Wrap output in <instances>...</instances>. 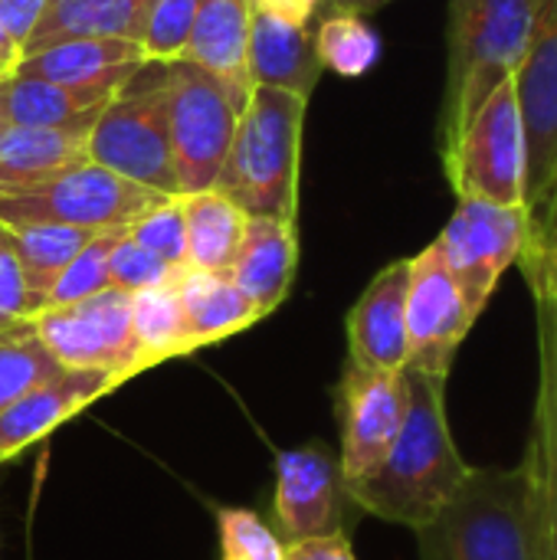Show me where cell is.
Returning <instances> with one entry per match:
<instances>
[{"label": "cell", "instance_id": "obj_1", "mask_svg": "<svg viewBox=\"0 0 557 560\" xmlns=\"http://www.w3.org/2000/svg\"><path fill=\"white\" fill-rule=\"evenodd\" d=\"M404 374L410 390L404 427L381 466L345 486V495L361 512L417 532L456 495L473 466H466L450 433L446 377L414 368H404Z\"/></svg>", "mask_w": 557, "mask_h": 560}, {"label": "cell", "instance_id": "obj_2", "mask_svg": "<svg viewBox=\"0 0 557 560\" xmlns=\"http://www.w3.org/2000/svg\"><path fill=\"white\" fill-rule=\"evenodd\" d=\"M548 0H450L446 92L440 108V158H446L483 102L515 79Z\"/></svg>", "mask_w": 557, "mask_h": 560}, {"label": "cell", "instance_id": "obj_3", "mask_svg": "<svg viewBox=\"0 0 557 560\" xmlns=\"http://www.w3.org/2000/svg\"><path fill=\"white\" fill-rule=\"evenodd\" d=\"M420 560H542L529 466L469 469L433 522L417 528Z\"/></svg>", "mask_w": 557, "mask_h": 560}, {"label": "cell", "instance_id": "obj_4", "mask_svg": "<svg viewBox=\"0 0 557 560\" xmlns=\"http://www.w3.org/2000/svg\"><path fill=\"white\" fill-rule=\"evenodd\" d=\"M305 108L309 98L302 95L253 85L230 154L213 184V190L230 197L246 217L295 223Z\"/></svg>", "mask_w": 557, "mask_h": 560}, {"label": "cell", "instance_id": "obj_5", "mask_svg": "<svg viewBox=\"0 0 557 560\" xmlns=\"http://www.w3.org/2000/svg\"><path fill=\"white\" fill-rule=\"evenodd\" d=\"M161 194L131 184L95 161H72L39 180L0 187V223L3 226H76V230H118L131 226L141 213L158 207Z\"/></svg>", "mask_w": 557, "mask_h": 560}, {"label": "cell", "instance_id": "obj_6", "mask_svg": "<svg viewBox=\"0 0 557 560\" xmlns=\"http://www.w3.org/2000/svg\"><path fill=\"white\" fill-rule=\"evenodd\" d=\"M171 95V154L181 197L213 190L230 154L243 105L230 89L190 59L164 66Z\"/></svg>", "mask_w": 557, "mask_h": 560}, {"label": "cell", "instance_id": "obj_7", "mask_svg": "<svg viewBox=\"0 0 557 560\" xmlns=\"http://www.w3.org/2000/svg\"><path fill=\"white\" fill-rule=\"evenodd\" d=\"M85 158L161 197H181L171 154L167 75L138 92L125 85L95 118Z\"/></svg>", "mask_w": 557, "mask_h": 560}, {"label": "cell", "instance_id": "obj_8", "mask_svg": "<svg viewBox=\"0 0 557 560\" xmlns=\"http://www.w3.org/2000/svg\"><path fill=\"white\" fill-rule=\"evenodd\" d=\"M443 171L460 200L525 207V131L515 79L502 82L473 115Z\"/></svg>", "mask_w": 557, "mask_h": 560}, {"label": "cell", "instance_id": "obj_9", "mask_svg": "<svg viewBox=\"0 0 557 560\" xmlns=\"http://www.w3.org/2000/svg\"><path fill=\"white\" fill-rule=\"evenodd\" d=\"M525 240V207H499L489 200H460L456 213L433 240L473 322H479L502 276L519 262Z\"/></svg>", "mask_w": 557, "mask_h": 560}, {"label": "cell", "instance_id": "obj_10", "mask_svg": "<svg viewBox=\"0 0 557 560\" xmlns=\"http://www.w3.org/2000/svg\"><path fill=\"white\" fill-rule=\"evenodd\" d=\"M33 325L62 368L108 371L115 384L148 371L131 331V292L105 289L82 302L39 308Z\"/></svg>", "mask_w": 557, "mask_h": 560}, {"label": "cell", "instance_id": "obj_11", "mask_svg": "<svg viewBox=\"0 0 557 560\" xmlns=\"http://www.w3.org/2000/svg\"><path fill=\"white\" fill-rule=\"evenodd\" d=\"M407 404L410 390L404 371H368L345 364L335 390V413L341 430L338 466L345 486L381 466L404 427Z\"/></svg>", "mask_w": 557, "mask_h": 560}, {"label": "cell", "instance_id": "obj_12", "mask_svg": "<svg viewBox=\"0 0 557 560\" xmlns=\"http://www.w3.org/2000/svg\"><path fill=\"white\" fill-rule=\"evenodd\" d=\"M515 95L525 131V213L532 220L557 180V0H548L538 16L515 72Z\"/></svg>", "mask_w": 557, "mask_h": 560}, {"label": "cell", "instance_id": "obj_13", "mask_svg": "<svg viewBox=\"0 0 557 560\" xmlns=\"http://www.w3.org/2000/svg\"><path fill=\"white\" fill-rule=\"evenodd\" d=\"M473 315L453 282L437 243L410 256L407 282V368L450 377L460 345L473 331Z\"/></svg>", "mask_w": 557, "mask_h": 560}, {"label": "cell", "instance_id": "obj_14", "mask_svg": "<svg viewBox=\"0 0 557 560\" xmlns=\"http://www.w3.org/2000/svg\"><path fill=\"white\" fill-rule=\"evenodd\" d=\"M345 482L338 456L325 443H305L276 456V535L286 545L345 532Z\"/></svg>", "mask_w": 557, "mask_h": 560}, {"label": "cell", "instance_id": "obj_15", "mask_svg": "<svg viewBox=\"0 0 557 560\" xmlns=\"http://www.w3.org/2000/svg\"><path fill=\"white\" fill-rule=\"evenodd\" d=\"M538 384L525 466L532 476L542 560H557V312L535 305Z\"/></svg>", "mask_w": 557, "mask_h": 560}, {"label": "cell", "instance_id": "obj_16", "mask_svg": "<svg viewBox=\"0 0 557 560\" xmlns=\"http://www.w3.org/2000/svg\"><path fill=\"white\" fill-rule=\"evenodd\" d=\"M407 282L410 259L384 266L348 312V364L368 371L407 368Z\"/></svg>", "mask_w": 557, "mask_h": 560}, {"label": "cell", "instance_id": "obj_17", "mask_svg": "<svg viewBox=\"0 0 557 560\" xmlns=\"http://www.w3.org/2000/svg\"><path fill=\"white\" fill-rule=\"evenodd\" d=\"M115 377L95 368H59L16 404L0 413V463L20 456L30 443L49 436L56 427L115 390Z\"/></svg>", "mask_w": 557, "mask_h": 560}, {"label": "cell", "instance_id": "obj_18", "mask_svg": "<svg viewBox=\"0 0 557 560\" xmlns=\"http://www.w3.org/2000/svg\"><path fill=\"white\" fill-rule=\"evenodd\" d=\"M295 266H299L295 223L272 220V217H250L243 243L227 276L266 318L286 302L295 279Z\"/></svg>", "mask_w": 557, "mask_h": 560}, {"label": "cell", "instance_id": "obj_19", "mask_svg": "<svg viewBox=\"0 0 557 560\" xmlns=\"http://www.w3.org/2000/svg\"><path fill=\"white\" fill-rule=\"evenodd\" d=\"M246 66H250L253 85L282 89V92L312 98L318 75H322V62L315 52V26L286 23L253 7Z\"/></svg>", "mask_w": 557, "mask_h": 560}, {"label": "cell", "instance_id": "obj_20", "mask_svg": "<svg viewBox=\"0 0 557 560\" xmlns=\"http://www.w3.org/2000/svg\"><path fill=\"white\" fill-rule=\"evenodd\" d=\"M144 66V49L135 39H59L39 52L20 56L13 75H33L62 85L125 89Z\"/></svg>", "mask_w": 557, "mask_h": 560}, {"label": "cell", "instance_id": "obj_21", "mask_svg": "<svg viewBox=\"0 0 557 560\" xmlns=\"http://www.w3.org/2000/svg\"><path fill=\"white\" fill-rule=\"evenodd\" d=\"M253 0H200L184 59L213 72L230 95L246 108L253 95V79L246 66Z\"/></svg>", "mask_w": 557, "mask_h": 560}, {"label": "cell", "instance_id": "obj_22", "mask_svg": "<svg viewBox=\"0 0 557 560\" xmlns=\"http://www.w3.org/2000/svg\"><path fill=\"white\" fill-rule=\"evenodd\" d=\"M177 299L184 312V328H187V345L190 354L227 341L230 335H240L263 322L259 308L230 282V276L217 272H200V269H184L177 279Z\"/></svg>", "mask_w": 557, "mask_h": 560}, {"label": "cell", "instance_id": "obj_23", "mask_svg": "<svg viewBox=\"0 0 557 560\" xmlns=\"http://www.w3.org/2000/svg\"><path fill=\"white\" fill-rule=\"evenodd\" d=\"M154 0H49L23 56L59 39H135L141 43Z\"/></svg>", "mask_w": 557, "mask_h": 560}, {"label": "cell", "instance_id": "obj_24", "mask_svg": "<svg viewBox=\"0 0 557 560\" xmlns=\"http://www.w3.org/2000/svg\"><path fill=\"white\" fill-rule=\"evenodd\" d=\"M98 115L102 108L56 128H7L0 141V187L30 184L72 161H82Z\"/></svg>", "mask_w": 557, "mask_h": 560}, {"label": "cell", "instance_id": "obj_25", "mask_svg": "<svg viewBox=\"0 0 557 560\" xmlns=\"http://www.w3.org/2000/svg\"><path fill=\"white\" fill-rule=\"evenodd\" d=\"M121 85H62L33 75H7L3 102L10 128H56L105 108Z\"/></svg>", "mask_w": 557, "mask_h": 560}, {"label": "cell", "instance_id": "obj_26", "mask_svg": "<svg viewBox=\"0 0 557 560\" xmlns=\"http://www.w3.org/2000/svg\"><path fill=\"white\" fill-rule=\"evenodd\" d=\"M187 226V269L227 276L246 233V213L220 190L181 197Z\"/></svg>", "mask_w": 557, "mask_h": 560}, {"label": "cell", "instance_id": "obj_27", "mask_svg": "<svg viewBox=\"0 0 557 560\" xmlns=\"http://www.w3.org/2000/svg\"><path fill=\"white\" fill-rule=\"evenodd\" d=\"M13 253L20 259L30 299H33V315L43 308L46 292L56 285L62 269L85 249V243L95 236L92 230H76V226H53V223H30V226H7Z\"/></svg>", "mask_w": 557, "mask_h": 560}, {"label": "cell", "instance_id": "obj_28", "mask_svg": "<svg viewBox=\"0 0 557 560\" xmlns=\"http://www.w3.org/2000/svg\"><path fill=\"white\" fill-rule=\"evenodd\" d=\"M131 331H135V341H138V351H141V361L148 371L158 368L161 361L190 354L174 279L131 295Z\"/></svg>", "mask_w": 557, "mask_h": 560}, {"label": "cell", "instance_id": "obj_29", "mask_svg": "<svg viewBox=\"0 0 557 560\" xmlns=\"http://www.w3.org/2000/svg\"><path fill=\"white\" fill-rule=\"evenodd\" d=\"M59 368L62 364L43 345L33 318L0 328V413L36 384L53 377Z\"/></svg>", "mask_w": 557, "mask_h": 560}, {"label": "cell", "instance_id": "obj_30", "mask_svg": "<svg viewBox=\"0 0 557 560\" xmlns=\"http://www.w3.org/2000/svg\"><path fill=\"white\" fill-rule=\"evenodd\" d=\"M315 52L322 69L338 75H364L381 59V39L371 30L368 16L355 13H318L315 26Z\"/></svg>", "mask_w": 557, "mask_h": 560}, {"label": "cell", "instance_id": "obj_31", "mask_svg": "<svg viewBox=\"0 0 557 560\" xmlns=\"http://www.w3.org/2000/svg\"><path fill=\"white\" fill-rule=\"evenodd\" d=\"M519 269L532 289V302L557 312V180L545 207L529 220V240Z\"/></svg>", "mask_w": 557, "mask_h": 560}, {"label": "cell", "instance_id": "obj_32", "mask_svg": "<svg viewBox=\"0 0 557 560\" xmlns=\"http://www.w3.org/2000/svg\"><path fill=\"white\" fill-rule=\"evenodd\" d=\"M128 233V226H118V230H102L95 233L85 249L62 269V276L56 279V285L46 292L43 299V308L49 305H69V302H82L89 295H98L108 285V256L115 249V243Z\"/></svg>", "mask_w": 557, "mask_h": 560}, {"label": "cell", "instance_id": "obj_33", "mask_svg": "<svg viewBox=\"0 0 557 560\" xmlns=\"http://www.w3.org/2000/svg\"><path fill=\"white\" fill-rule=\"evenodd\" d=\"M197 10H200V0H154L148 23H144V36H141L144 62L167 66V62L184 59Z\"/></svg>", "mask_w": 557, "mask_h": 560}, {"label": "cell", "instance_id": "obj_34", "mask_svg": "<svg viewBox=\"0 0 557 560\" xmlns=\"http://www.w3.org/2000/svg\"><path fill=\"white\" fill-rule=\"evenodd\" d=\"M128 236L158 259H164L171 269H187V226L181 197H167L148 213H141L128 226Z\"/></svg>", "mask_w": 557, "mask_h": 560}, {"label": "cell", "instance_id": "obj_35", "mask_svg": "<svg viewBox=\"0 0 557 560\" xmlns=\"http://www.w3.org/2000/svg\"><path fill=\"white\" fill-rule=\"evenodd\" d=\"M220 560H282L279 535L253 509H220Z\"/></svg>", "mask_w": 557, "mask_h": 560}, {"label": "cell", "instance_id": "obj_36", "mask_svg": "<svg viewBox=\"0 0 557 560\" xmlns=\"http://www.w3.org/2000/svg\"><path fill=\"white\" fill-rule=\"evenodd\" d=\"M177 272H184V269H171L164 259H158L154 253L138 246L128 233L115 243V249L108 256V285L131 292V295L141 289H151V285H164V282L177 279Z\"/></svg>", "mask_w": 557, "mask_h": 560}, {"label": "cell", "instance_id": "obj_37", "mask_svg": "<svg viewBox=\"0 0 557 560\" xmlns=\"http://www.w3.org/2000/svg\"><path fill=\"white\" fill-rule=\"evenodd\" d=\"M23 318H33V299L23 279L20 259L13 253L10 233L0 223V328L23 322Z\"/></svg>", "mask_w": 557, "mask_h": 560}, {"label": "cell", "instance_id": "obj_38", "mask_svg": "<svg viewBox=\"0 0 557 560\" xmlns=\"http://www.w3.org/2000/svg\"><path fill=\"white\" fill-rule=\"evenodd\" d=\"M46 3L49 0H0V23L10 33V39L20 46V56H23V46L33 36L36 23L43 20Z\"/></svg>", "mask_w": 557, "mask_h": 560}, {"label": "cell", "instance_id": "obj_39", "mask_svg": "<svg viewBox=\"0 0 557 560\" xmlns=\"http://www.w3.org/2000/svg\"><path fill=\"white\" fill-rule=\"evenodd\" d=\"M282 560H358L348 535H328V538H312L299 545H286Z\"/></svg>", "mask_w": 557, "mask_h": 560}, {"label": "cell", "instance_id": "obj_40", "mask_svg": "<svg viewBox=\"0 0 557 560\" xmlns=\"http://www.w3.org/2000/svg\"><path fill=\"white\" fill-rule=\"evenodd\" d=\"M253 7L299 26H312L315 16L322 13V0H253Z\"/></svg>", "mask_w": 557, "mask_h": 560}, {"label": "cell", "instance_id": "obj_41", "mask_svg": "<svg viewBox=\"0 0 557 560\" xmlns=\"http://www.w3.org/2000/svg\"><path fill=\"white\" fill-rule=\"evenodd\" d=\"M394 0H322V13H355V16H371L374 10L387 7Z\"/></svg>", "mask_w": 557, "mask_h": 560}, {"label": "cell", "instance_id": "obj_42", "mask_svg": "<svg viewBox=\"0 0 557 560\" xmlns=\"http://www.w3.org/2000/svg\"><path fill=\"white\" fill-rule=\"evenodd\" d=\"M16 62H20V46L10 39V33L3 30V23H0V66H7L10 72L16 69Z\"/></svg>", "mask_w": 557, "mask_h": 560}, {"label": "cell", "instance_id": "obj_43", "mask_svg": "<svg viewBox=\"0 0 557 560\" xmlns=\"http://www.w3.org/2000/svg\"><path fill=\"white\" fill-rule=\"evenodd\" d=\"M7 128H10V121H7V102H3V82H0V141H3V135H7Z\"/></svg>", "mask_w": 557, "mask_h": 560}, {"label": "cell", "instance_id": "obj_44", "mask_svg": "<svg viewBox=\"0 0 557 560\" xmlns=\"http://www.w3.org/2000/svg\"><path fill=\"white\" fill-rule=\"evenodd\" d=\"M7 75H13V72H10V69H7V66H0V82H3V79H7Z\"/></svg>", "mask_w": 557, "mask_h": 560}]
</instances>
